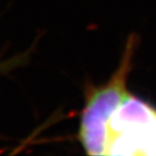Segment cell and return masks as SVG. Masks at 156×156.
Returning <instances> with one entry per match:
<instances>
[{
  "label": "cell",
  "instance_id": "6da1fadb",
  "mask_svg": "<svg viewBox=\"0 0 156 156\" xmlns=\"http://www.w3.org/2000/svg\"><path fill=\"white\" fill-rule=\"evenodd\" d=\"M136 44L130 36L112 77L87 89L78 139L89 155H156V108L127 87Z\"/></svg>",
  "mask_w": 156,
  "mask_h": 156
}]
</instances>
